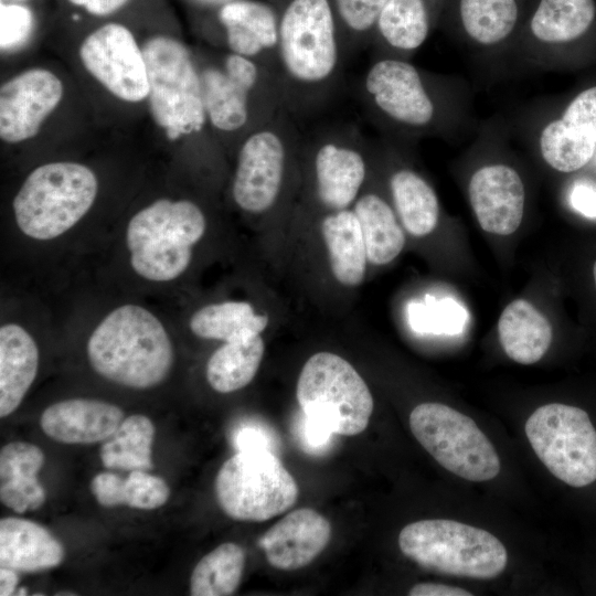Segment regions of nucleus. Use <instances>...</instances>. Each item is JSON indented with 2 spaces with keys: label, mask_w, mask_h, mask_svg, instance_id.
I'll list each match as a JSON object with an SVG mask.
<instances>
[{
  "label": "nucleus",
  "mask_w": 596,
  "mask_h": 596,
  "mask_svg": "<svg viewBox=\"0 0 596 596\" xmlns=\"http://www.w3.org/2000/svg\"><path fill=\"white\" fill-rule=\"evenodd\" d=\"M498 332L507 355L520 364L541 360L553 336L549 320L525 299H515L504 308Z\"/></svg>",
  "instance_id": "obj_27"
},
{
  "label": "nucleus",
  "mask_w": 596,
  "mask_h": 596,
  "mask_svg": "<svg viewBox=\"0 0 596 596\" xmlns=\"http://www.w3.org/2000/svg\"><path fill=\"white\" fill-rule=\"evenodd\" d=\"M142 50L148 68L147 100L155 123L170 140L201 138L211 127L199 64L192 53L168 34L150 36Z\"/></svg>",
  "instance_id": "obj_7"
},
{
  "label": "nucleus",
  "mask_w": 596,
  "mask_h": 596,
  "mask_svg": "<svg viewBox=\"0 0 596 596\" xmlns=\"http://www.w3.org/2000/svg\"><path fill=\"white\" fill-rule=\"evenodd\" d=\"M170 496L167 482L148 473L146 470H132L123 478L120 486V505L135 509L152 510L163 505Z\"/></svg>",
  "instance_id": "obj_38"
},
{
  "label": "nucleus",
  "mask_w": 596,
  "mask_h": 596,
  "mask_svg": "<svg viewBox=\"0 0 596 596\" xmlns=\"http://www.w3.org/2000/svg\"><path fill=\"white\" fill-rule=\"evenodd\" d=\"M199 68L207 120L221 139L240 146L285 109L277 74L257 61L227 52Z\"/></svg>",
  "instance_id": "obj_4"
},
{
  "label": "nucleus",
  "mask_w": 596,
  "mask_h": 596,
  "mask_svg": "<svg viewBox=\"0 0 596 596\" xmlns=\"http://www.w3.org/2000/svg\"><path fill=\"white\" fill-rule=\"evenodd\" d=\"M39 370V349L33 337L18 323L0 328V416L13 413Z\"/></svg>",
  "instance_id": "obj_23"
},
{
  "label": "nucleus",
  "mask_w": 596,
  "mask_h": 596,
  "mask_svg": "<svg viewBox=\"0 0 596 596\" xmlns=\"http://www.w3.org/2000/svg\"><path fill=\"white\" fill-rule=\"evenodd\" d=\"M206 217L190 200L159 199L139 210L126 227L132 270L155 283L171 281L189 267L192 247L203 237Z\"/></svg>",
  "instance_id": "obj_5"
},
{
  "label": "nucleus",
  "mask_w": 596,
  "mask_h": 596,
  "mask_svg": "<svg viewBox=\"0 0 596 596\" xmlns=\"http://www.w3.org/2000/svg\"><path fill=\"white\" fill-rule=\"evenodd\" d=\"M275 439L269 429L259 423L242 424L233 434V444L237 451L249 449L272 450Z\"/></svg>",
  "instance_id": "obj_41"
},
{
  "label": "nucleus",
  "mask_w": 596,
  "mask_h": 596,
  "mask_svg": "<svg viewBox=\"0 0 596 596\" xmlns=\"http://www.w3.org/2000/svg\"><path fill=\"white\" fill-rule=\"evenodd\" d=\"M79 58L85 70L118 99L128 103L147 99L145 53L125 24L107 22L92 31L79 46Z\"/></svg>",
  "instance_id": "obj_15"
},
{
  "label": "nucleus",
  "mask_w": 596,
  "mask_h": 596,
  "mask_svg": "<svg viewBox=\"0 0 596 596\" xmlns=\"http://www.w3.org/2000/svg\"><path fill=\"white\" fill-rule=\"evenodd\" d=\"M369 119L393 139L440 134L449 119V98L438 76L407 58L376 56L359 85Z\"/></svg>",
  "instance_id": "obj_2"
},
{
  "label": "nucleus",
  "mask_w": 596,
  "mask_h": 596,
  "mask_svg": "<svg viewBox=\"0 0 596 596\" xmlns=\"http://www.w3.org/2000/svg\"><path fill=\"white\" fill-rule=\"evenodd\" d=\"M387 0H332L345 60L372 43Z\"/></svg>",
  "instance_id": "obj_35"
},
{
  "label": "nucleus",
  "mask_w": 596,
  "mask_h": 596,
  "mask_svg": "<svg viewBox=\"0 0 596 596\" xmlns=\"http://www.w3.org/2000/svg\"><path fill=\"white\" fill-rule=\"evenodd\" d=\"M307 139L301 140L300 150L309 158L316 200L330 212L349 209L369 174L364 136L355 127L342 125Z\"/></svg>",
  "instance_id": "obj_14"
},
{
  "label": "nucleus",
  "mask_w": 596,
  "mask_h": 596,
  "mask_svg": "<svg viewBox=\"0 0 596 596\" xmlns=\"http://www.w3.org/2000/svg\"><path fill=\"white\" fill-rule=\"evenodd\" d=\"M87 356L103 377L126 387H153L169 375L174 351L161 320L147 308L126 304L113 309L87 341Z\"/></svg>",
  "instance_id": "obj_3"
},
{
  "label": "nucleus",
  "mask_w": 596,
  "mask_h": 596,
  "mask_svg": "<svg viewBox=\"0 0 596 596\" xmlns=\"http://www.w3.org/2000/svg\"><path fill=\"white\" fill-rule=\"evenodd\" d=\"M539 149L544 161L560 172H574L586 166L596 143L573 137L558 118L546 123L539 134Z\"/></svg>",
  "instance_id": "obj_36"
},
{
  "label": "nucleus",
  "mask_w": 596,
  "mask_h": 596,
  "mask_svg": "<svg viewBox=\"0 0 596 596\" xmlns=\"http://www.w3.org/2000/svg\"><path fill=\"white\" fill-rule=\"evenodd\" d=\"M298 493L294 477L269 449L237 451L215 478L219 505L240 521L269 520L291 508Z\"/></svg>",
  "instance_id": "obj_11"
},
{
  "label": "nucleus",
  "mask_w": 596,
  "mask_h": 596,
  "mask_svg": "<svg viewBox=\"0 0 596 596\" xmlns=\"http://www.w3.org/2000/svg\"><path fill=\"white\" fill-rule=\"evenodd\" d=\"M408 321L417 332L459 334L468 321V312L453 298L429 300L408 306Z\"/></svg>",
  "instance_id": "obj_37"
},
{
  "label": "nucleus",
  "mask_w": 596,
  "mask_h": 596,
  "mask_svg": "<svg viewBox=\"0 0 596 596\" xmlns=\"http://www.w3.org/2000/svg\"><path fill=\"white\" fill-rule=\"evenodd\" d=\"M123 478L111 472L97 473L92 482L91 490L97 502L106 508L120 505V486Z\"/></svg>",
  "instance_id": "obj_44"
},
{
  "label": "nucleus",
  "mask_w": 596,
  "mask_h": 596,
  "mask_svg": "<svg viewBox=\"0 0 596 596\" xmlns=\"http://www.w3.org/2000/svg\"><path fill=\"white\" fill-rule=\"evenodd\" d=\"M297 433L304 448L310 453H322L331 441L333 435L326 426L302 414L297 423Z\"/></svg>",
  "instance_id": "obj_42"
},
{
  "label": "nucleus",
  "mask_w": 596,
  "mask_h": 596,
  "mask_svg": "<svg viewBox=\"0 0 596 596\" xmlns=\"http://www.w3.org/2000/svg\"><path fill=\"white\" fill-rule=\"evenodd\" d=\"M97 193V177L87 166L73 161L41 164L28 174L13 199L15 224L32 240H54L86 215Z\"/></svg>",
  "instance_id": "obj_6"
},
{
  "label": "nucleus",
  "mask_w": 596,
  "mask_h": 596,
  "mask_svg": "<svg viewBox=\"0 0 596 596\" xmlns=\"http://www.w3.org/2000/svg\"><path fill=\"white\" fill-rule=\"evenodd\" d=\"M470 205L481 228L496 235H510L521 224L525 189L515 169L503 163L477 169L468 184Z\"/></svg>",
  "instance_id": "obj_17"
},
{
  "label": "nucleus",
  "mask_w": 596,
  "mask_h": 596,
  "mask_svg": "<svg viewBox=\"0 0 596 596\" xmlns=\"http://www.w3.org/2000/svg\"><path fill=\"white\" fill-rule=\"evenodd\" d=\"M408 595L411 596H471L472 593L465 588L438 583H419L414 585Z\"/></svg>",
  "instance_id": "obj_46"
},
{
  "label": "nucleus",
  "mask_w": 596,
  "mask_h": 596,
  "mask_svg": "<svg viewBox=\"0 0 596 596\" xmlns=\"http://www.w3.org/2000/svg\"><path fill=\"white\" fill-rule=\"evenodd\" d=\"M245 565V551L233 542H226L203 556L192 571L190 594L192 596H227L241 584Z\"/></svg>",
  "instance_id": "obj_34"
},
{
  "label": "nucleus",
  "mask_w": 596,
  "mask_h": 596,
  "mask_svg": "<svg viewBox=\"0 0 596 596\" xmlns=\"http://www.w3.org/2000/svg\"><path fill=\"white\" fill-rule=\"evenodd\" d=\"M402 553L436 573L478 579L500 575L508 552L490 532L454 520H419L405 525L398 534Z\"/></svg>",
  "instance_id": "obj_8"
},
{
  "label": "nucleus",
  "mask_w": 596,
  "mask_h": 596,
  "mask_svg": "<svg viewBox=\"0 0 596 596\" xmlns=\"http://www.w3.org/2000/svg\"><path fill=\"white\" fill-rule=\"evenodd\" d=\"M278 17V79L296 120L321 113L338 94L345 61L332 0H286Z\"/></svg>",
  "instance_id": "obj_1"
},
{
  "label": "nucleus",
  "mask_w": 596,
  "mask_h": 596,
  "mask_svg": "<svg viewBox=\"0 0 596 596\" xmlns=\"http://www.w3.org/2000/svg\"><path fill=\"white\" fill-rule=\"evenodd\" d=\"M155 426L150 418L134 414L124 418L115 433L105 441L99 455L109 469L150 470Z\"/></svg>",
  "instance_id": "obj_33"
},
{
  "label": "nucleus",
  "mask_w": 596,
  "mask_h": 596,
  "mask_svg": "<svg viewBox=\"0 0 596 596\" xmlns=\"http://www.w3.org/2000/svg\"><path fill=\"white\" fill-rule=\"evenodd\" d=\"M227 52L249 57L278 76V17L257 0H235L216 10Z\"/></svg>",
  "instance_id": "obj_18"
},
{
  "label": "nucleus",
  "mask_w": 596,
  "mask_h": 596,
  "mask_svg": "<svg viewBox=\"0 0 596 596\" xmlns=\"http://www.w3.org/2000/svg\"><path fill=\"white\" fill-rule=\"evenodd\" d=\"M445 0H387L373 33L374 57H409L426 42Z\"/></svg>",
  "instance_id": "obj_20"
},
{
  "label": "nucleus",
  "mask_w": 596,
  "mask_h": 596,
  "mask_svg": "<svg viewBox=\"0 0 596 596\" xmlns=\"http://www.w3.org/2000/svg\"><path fill=\"white\" fill-rule=\"evenodd\" d=\"M560 119L568 134L596 143V86L577 94Z\"/></svg>",
  "instance_id": "obj_40"
},
{
  "label": "nucleus",
  "mask_w": 596,
  "mask_h": 596,
  "mask_svg": "<svg viewBox=\"0 0 596 596\" xmlns=\"http://www.w3.org/2000/svg\"><path fill=\"white\" fill-rule=\"evenodd\" d=\"M296 396L304 415L343 436L362 433L374 406L361 375L347 360L331 352H318L307 360Z\"/></svg>",
  "instance_id": "obj_10"
},
{
  "label": "nucleus",
  "mask_w": 596,
  "mask_h": 596,
  "mask_svg": "<svg viewBox=\"0 0 596 596\" xmlns=\"http://www.w3.org/2000/svg\"><path fill=\"white\" fill-rule=\"evenodd\" d=\"M525 434L557 479L573 487L596 480V429L584 409L561 403L543 405L528 418Z\"/></svg>",
  "instance_id": "obj_13"
},
{
  "label": "nucleus",
  "mask_w": 596,
  "mask_h": 596,
  "mask_svg": "<svg viewBox=\"0 0 596 596\" xmlns=\"http://www.w3.org/2000/svg\"><path fill=\"white\" fill-rule=\"evenodd\" d=\"M64 547L42 525L21 518L0 521V566L18 573H35L56 567Z\"/></svg>",
  "instance_id": "obj_22"
},
{
  "label": "nucleus",
  "mask_w": 596,
  "mask_h": 596,
  "mask_svg": "<svg viewBox=\"0 0 596 596\" xmlns=\"http://www.w3.org/2000/svg\"><path fill=\"white\" fill-rule=\"evenodd\" d=\"M34 28V13L25 2L1 1L0 3V46L12 51L22 46Z\"/></svg>",
  "instance_id": "obj_39"
},
{
  "label": "nucleus",
  "mask_w": 596,
  "mask_h": 596,
  "mask_svg": "<svg viewBox=\"0 0 596 596\" xmlns=\"http://www.w3.org/2000/svg\"><path fill=\"white\" fill-rule=\"evenodd\" d=\"M567 199L575 212L587 219H596V183L588 180L575 181Z\"/></svg>",
  "instance_id": "obj_43"
},
{
  "label": "nucleus",
  "mask_w": 596,
  "mask_h": 596,
  "mask_svg": "<svg viewBox=\"0 0 596 596\" xmlns=\"http://www.w3.org/2000/svg\"><path fill=\"white\" fill-rule=\"evenodd\" d=\"M595 18V0H539L526 22L525 35L536 51L545 53L583 36Z\"/></svg>",
  "instance_id": "obj_24"
},
{
  "label": "nucleus",
  "mask_w": 596,
  "mask_h": 596,
  "mask_svg": "<svg viewBox=\"0 0 596 596\" xmlns=\"http://www.w3.org/2000/svg\"><path fill=\"white\" fill-rule=\"evenodd\" d=\"M64 86L53 72L26 70L0 87V138L19 143L33 138L58 106Z\"/></svg>",
  "instance_id": "obj_16"
},
{
  "label": "nucleus",
  "mask_w": 596,
  "mask_h": 596,
  "mask_svg": "<svg viewBox=\"0 0 596 596\" xmlns=\"http://www.w3.org/2000/svg\"><path fill=\"white\" fill-rule=\"evenodd\" d=\"M456 17L462 36L481 50L500 49L517 32L520 0H457Z\"/></svg>",
  "instance_id": "obj_26"
},
{
  "label": "nucleus",
  "mask_w": 596,
  "mask_h": 596,
  "mask_svg": "<svg viewBox=\"0 0 596 596\" xmlns=\"http://www.w3.org/2000/svg\"><path fill=\"white\" fill-rule=\"evenodd\" d=\"M193 6L202 9L217 10L222 6L235 0H189Z\"/></svg>",
  "instance_id": "obj_48"
},
{
  "label": "nucleus",
  "mask_w": 596,
  "mask_h": 596,
  "mask_svg": "<svg viewBox=\"0 0 596 596\" xmlns=\"http://www.w3.org/2000/svg\"><path fill=\"white\" fill-rule=\"evenodd\" d=\"M19 583L18 572L0 566V595L9 596L15 594Z\"/></svg>",
  "instance_id": "obj_47"
},
{
  "label": "nucleus",
  "mask_w": 596,
  "mask_h": 596,
  "mask_svg": "<svg viewBox=\"0 0 596 596\" xmlns=\"http://www.w3.org/2000/svg\"><path fill=\"white\" fill-rule=\"evenodd\" d=\"M301 140L297 120L285 109L243 139L231 189L237 207L259 215L278 204Z\"/></svg>",
  "instance_id": "obj_9"
},
{
  "label": "nucleus",
  "mask_w": 596,
  "mask_h": 596,
  "mask_svg": "<svg viewBox=\"0 0 596 596\" xmlns=\"http://www.w3.org/2000/svg\"><path fill=\"white\" fill-rule=\"evenodd\" d=\"M353 211L361 226L368 262L385 265L396 258L405 245V235L389 202L369 191L360 194Z\"/></svg>",
  "instance_id": "obj_29"
},
{
  "label": "nucleus",
  "mask_w": 596,
  "mask_h": 596,
  "mask_svg": "<svg viewBox=\"0 0 596 596\" xmlns=\"http://www.w3.org/2000/svg\"><path fill=\"white\" fill-rule=\"evenodd\" d=\"M268 324L266 315L256 313L246 301H223L206 305L191 317V331L202 338L233 342L260 334Z\"/></svg>",
  "instance_id": "obj_31"
},
{
  "label": "nucleus",
  "mask_w": 596,
  "mask_h": 596,
  "mask_svg": "<svg viewBox=\"0 0 596 596\" xmlns=\"http://www.w3.org/2000/svg\"><path fill=\"white\" fill-rule=\"evenodd\" d=\"M124 419L117 405L91 398H70L46 407L40 425L63 444H94L108 439Z\"/></svg>",
  "instance_id": "obj_21"
},
{
  "label": "nucleus",
  "mask_w": 596,
  "mask_h": 596,
  "mask_svg": "<svg viewBox=\"0 0 596 596\" xmlns=\"http://www.w3.org/2000/svg\"><path fill=\"white\" fill-rule=\"evenodd\" d=\"M44 454L35 445L12 441L0 451V500L9 509L23 513L36 510L45 501V491L36 478Z\"/></svg>",
  "instance_id": "obj_25"
},
{
  "label": "nucleus",
  "mask_w": 596,
  "mask_h": 596,
  "mask_svg": "<svg viewBox=\"0 0 596 596\" xmlns=\"http://www.w3.org/2000/svg\"><path fill=\"white\" fill-rule=\"evenodd\" d=\"M419 444L454 475L473 482L493 479L500 458L485 433L469 416L441 403H422L409 415Z\"/></svg>",
  "instance_id": "obj_12"
},
{
  "label": "nucleus",
  "mask_w": 596,
  "mask_h": 596,
  "mask_svg": "<svg viewBox=\"0 0 596 596\" xmlns=\"http://www.w3.org/2000/svg\"><path fill=\"white\" fill-rule=\"evenodd\" d=\"M321 232L334 278L344 286L362 283L368 256L359 220L353 211H332L322 221Z\"/></svg>",
  "instance_id": "obj_28"
},
{
  "label": "nucleus",
  "mask_w": 596,
  "mask_h": 596,
  "mask_svg": "<svg viewBox=\"0 0 596 596\" xmlns=\"http://www.w3.org/2000/svg\"><path fill=\"white\" fill-rule=\"evenodd\" d=\"M330 522L310 508L285 515L258 540L267 562L281 571H295L310 564L327 546Z\"/></svg>",
  "instance_id": "obj_19"
},
{
  "label": "nucleus",
  "mask_w": 596,
  "mask_h": 596,
  "mask_svg": "<svg viewBox=\"0 0 596 596\" xmlns=\"http://www.w3.org/2000/svg\"><path fill=\"white\" fill-rule=\"evenodd\" d=\"M260 334L247 340L224 342L206 363V380L219 393L245 387L256 375L264 355Z\"/></svg>",
  "instance_id": "obj_32"
},
{
  "label": "nucleus",
  "mask_w": 596,
  "mask_h": 596,
  "mask_svg": "<svg viewBox=\"0 0 596 596\" xmlns=\"http://www.w3.org/2000/svg\"><path fill=\"white\" fill-rule=\"evenodd\" d=\"M394 211L414 236L432 233L439 220V201L432 185L416 171L400 168L389 178Z\"/></svg>",
  "instance_id": "obj_30"
},
{
  "label": "nucleus",
  "mask_w": 596,
  "mask_h": 596,
  "mask_svg": "<svg viewBox=\"0 0 596 596\" xmlns=\"http://www.w3.org/2000/svg\"><path fill=\"white\" fill-rule=\"evenodd\" d=\"M593 276H594V283H595V288H596V262L594 263V266H593Z\"/></svg>",
  "instance_id": "obj_49"
},
{
  "label": "nucleus",
  "mask_w": 596,
  "mask_h": 596,
  "mask_svg": "<svg viewBox=\"0 0 596 596\" xmlns=\"http://www.w3.org/2000/svg\"><path fill=\"white\" fill-rule=\"evenodd\" d=\"M71 7L95 18H107L121 10L130 0H65Z\"/></svg>",
  "instance_id": "obj_45"
}]
</instances>
